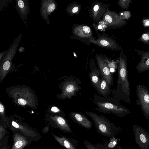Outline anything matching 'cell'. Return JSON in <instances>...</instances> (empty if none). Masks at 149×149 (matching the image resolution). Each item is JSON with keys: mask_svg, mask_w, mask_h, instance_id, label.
<instances>
[{"mask_svg": "<svg viewBox=\"0 0 149 149\" xmlns=\"http://www.w3.org/2000/svg\"><path fill=\"white\" fill-rule=\"evenodd\" d=\"M118 79L117 88L111 91L112 97L130 104V84L128 79L126 56L121 52L118 60Z\"/></svg>", "mask_w": 149, "mask_h": 149, "instance_id": "1", "label": "cell"}, {"mask_svg": "<svg viewBox=\"0 0 149 149\" xmlns=\"http://www.w3.org/2000/svg\"><path fill=\"white\" fill-rule=\"evenodd\" d=\"M91 101L97 106L95 108L96 110L104 114L111 113L122 117L130 113V110L112 97H104L94 93Z\"/></svg>", "mask_w": 149, "mask_h": 149, "instance_id": "2", "label": "cell"}, {"mask_svg": "<svg viewBox=\"0 0 149 149\" xmlns=\"http://www.w3.org/2000/svg\"><path fill=\"white\" fill-rule=\"evenodd\" d=\"M22 34L14 40L12 45L6 51L1 61L0 66V83L10 70L12 65V59L17 52V50L22 38Z\"/></svg>", "mask_w": 149, "mask_h": 149, "instance_id": "3", "label": "cell"}, {"mask_svg": "<svg viewBox=\"0 0 149 149\" xmlns=\"http://www.w3.org/2000/svg\"><path fill=\"white\" fill-rule=\"evenodd\" d=\"M11 97L17 104L21 106H35V98L31 91L24 87H15L9 92Z\"/></svg>", "mask_w": 149, "mask_h": 149, "instance_id": "4", "label": "cell"}, {"mask_svg": "<svg viewBox=\"0 0 149 149\" xmlns=\"http://www.w3.org/2000/svg\"><path fill=\"white\" fill-rule=\"evenodd\" d=\"M81 84L80 80L75 76L65 77L61 84L62 91L59 95V98L63 100L70 99L75 96L77 93L81 89L80 86Z\"/></svg>", "mask_w": 149, "mask_h": 149, "instance_id": "5", "label": "cell"}, {"mask_svg": "<svg viewBox=\"0 0 149 149\" xmlns=\"http://www.w3.org/2000/svg\"><path fill=\"white\" fill-rule=\"evenodd\" d=\"M86 113L93 120L97 132L108 137L113 136V125L106 117L92 111H86Z\"/></svg>", "mask_w": 149, "mask_h": 149, "instance_id": "6", "label": "cell"}, {"mask_svg": "<svg viewBox=\"0 0 149 149\" xmlns=\"http://www.w3.org/2000/svg\"><path fill=\"white\" fill-rule=\"evenodd\" d=\"M136 95L137 104L140 106L145 117L149 120V90L143 84H138Z\"/></svg>", "mask_w": 149, "mask_h": 149, "instance_id": "7", "label": "cell"}, {"mask_svg": "<svg viewBox=\"0 0 149 149\" xmlns=\"http://www.w3.org/2000/svg\"><path fill=\"white\" fill-rule=\"evenodd\" d=\"M102 21L108 29L122 28L127 24V22L122 19L115 11H110L108 8L102 16Z\"/></svg>", "mask_w": 149, "mask_h": 149, "instance_id": "8", "label": "cell"}, {"mask_svg": "<svg viewBox=\"0 0 149 149\" xmlns=\"http://www.w3.org/2000/svg\"><path fill=\"white\" fill-rule=\"evenodd\" d=\"M136 142L141 149H149V134L143 127L136 125L133 126Z\"/></svg>", "mask_w": 149, "mask_h": 149, "instance_id": "9", "label": "cell"}, {"mask_svg": "<svg viewBox=\"0 0 149 149\" xmlns=\"http://www.w3.org/2000/svg\"><path fill=\"white\" fill-rule=\"evenodd\" d=\"M73 37L82 41L91 43V41L95 39L92 35L90 27L85 25L74 26L72 29Z\"/></svg>", "mask_w": 149, "mask_h": 149, "instance_id": "10", "label": "cell"}, {"mask_svg": "<svg viewBox=\"0 0 149 149\" xmlns=\"http://www.w3.org/2000/svg\"><path fill=\"white\" fill-rule=\"evenodd\" d=\"M91 42L99 47L113 50H119L122 49L121 47L115 40L105 34L99 33L97 38Z\"/></svg>", "mask_w": 149, "mask_h": 149, "instance_id": "11", "label": "cell"}, {"mask_svg": "<svg viewBox=\"0 0 149 149\" xmlns=\"http://www.w3.org/2000/svg\"><path fill=\"white\" fill-rule=\"evenodd\" d=\"M95 58L101 75L111 86L113 83V77L108 60L102 56L97 54L96 55Z\"/></svg>", "mask_w": 149, "mask_h": 149, "instance_id": "12", "label": "cell"}, {"mask_svg": "<svg viewBox=\"0 0 149 149\" xmlns=\"http://www.w3.org/2000/svg\"><path fill=\"white\" fill-rule=\"evenodd\" d=\"M89 68L90 72L88 74L91 84L98 93L101 81V74L95 60L93 58L90 60Z\"/></svg>", "mask_w": 149, "mask_h": 149, "instance_id": "13", "label": "cell"}, {"mask_svg": "<svg viewBox=\"0 0 149 149\" xmlns=\"http://www.w3.org/2000/svg\"><path fill=\"white\" fill-rule=\"evenodd\" d=\"M109 6V4L102 2H94L89 10L90 17L95 22H98Z\"/></svg>", "mask_w": 149, "mask_h": 149, "instance_id": "14", "label": "cell"}, {"mask_svg": "<svg viewBox=\"0 0 149 149\" xmlns=\"http://www.w3.org/2000/svg\"><path fill=\"white\" fill-rule=\"evenodd\" d=\"M41 4L40 15L49 25L50 22L48 16L56 10L57 3L55 0H42Z\"/></svg>", "mask_w": 149, "mask_h": 149, "instance_id": "15", "label": "cell"}, {"mask_svg": "<svg viewBox=\"0 0 149 149\" xmlns=\"http://www.w3.org/2000/svg\"><path fill=\"white\" fill-rule=\"evenodd\" d=\"M137 54L140 56V61L137 64L136 70L139 74L149 70V51L135 49Z\"/></svg>", "mask_w": 149, "mask_h": 149, "instance_id": "16", "label": "cell"}, {"mask_svg": "<svg viewBox=\"0 0 149 149\" xmlns=\"http://www.w3.org/2000/svg\"><path fill=\"white\" fill-rule=\"evenodd\" d=\"M16 9L19 15L27 26L26 21L28 14L30 13L29 4L27 0H15Z\"/></svg>", "mask_w": 149, "mask_h": 149, "instance_id": "17", "label": "cell"}, {"mask_svg": "<svg viewBox=\"0 0 149 149\" xmlns=\"http://www.w3.org/2000/svg\"><path fill=\"white\" fill-rule=\"evenodd\" d=\"M69 115L72 120L82 127L88 129L92 127L91 122L83 113L73 111L70 112Z\"/></svg>", "mask_w": 149, "mask_h": 149, "instance_id": "18", "label": "cell"}, {"mask_svg": "<svg viewBox=\"0 0 149 149\" xmlns=\"http://www.w3.org/2000/svg\"><path fill=\"white\" fill-rule=\"evenodd\" d=\"M52 133L56 140L63 147L67 149H77L76 141L73 139L62 135L61 137H58Z\"/></svg>", "mask_w": 149, "mask_h": 149, "instance_id": "19", "label": "cell"}, {"mask_svg": "<svg viewBox=\"0 0 149 149\" xmlns=\"http://www.w3.org/2000/svg\"><path fill=\"white\" fill-rule=\"evenodd\" d=\"M50 118L56 125L63 131L68 132H72L71 128L64 118L60 116H51Z\"/></svg>", "mask_w": 149, "mask_h": 149, "instance_id": "20", "label": "cell"}, {"mask_svg": "<svg viewBox=\"0 0 149 149\" xmlns=\"http://www.w3.org/2000/svg\"><path fill=\"white\" fill-rule=\"evenodd\" d=\"M13 144L11 149H22L28 143L27 139L18 133L15 134Z\"/></svg>", "mask_w": 149, "mask_h": 149, "instance_id": "21", "label": "cell"}, {"mask_svg": "<svg viewBox=\"0 0 149 149\" xmlns=\"http://www.w3.org/2000/svg\"><path fill=\"white\" fill-rule=\"evenodd\" d=\"M111 92V86L101 75V81L98 93L104 97H109Z\"/></svg>", "mask_w": 149, "mask_h": 149, "instance_id": "22", "label": "cell"}, {"mask_svg": "<svg viewBox=\"0 0 149 149\" xmlns=\"http://www.w3.org/2000/svg\"><path fill=\"white\" fill-rule=\"evenodd\" d=\"M81 9L80 5L77 2H72L66 7V10L68 14L70 16L78 14Z\"/></svg>", "mask_w": 149, "mask_h": 149, "instance_id": "23", "label": "cell"}, {"mask_svg": "<svg viewBox=\"0 0 149 149\" xmlns=\"http://www.w3.org/2000/svg\"><path fill=\"white\" fill-rule=\"evenodd\" d=\"M12 126L17 129L20 130L24 134L28 136H32L33 132L29 129L26 128L23 125L18 124L15 121H13L12 123Z\"/></svg>", "mask_w": 149, "mask_h": 149, "instance_id": "24", "label": "cell"}, {"mask_svg": "<svg viewBox=\"0 0 149 149\" xmlns=\"http://www.w3.org/2000/svg\"><path fill=\"white\" fill-rule=\"evenodd\" d=\"M137 40L142 42L144 44L149 45V31L143 33L138 39Z\"/></svg>", "mask_w": 149, "mask_h": 149, "instance_id": "25", "label": "cell"}, {"mask_svg": "<svg viewBox=\"0 0 149 149\" xmlns=\"http://www.w3.org/2000/svg\"><path fill=\"white\" fill-rule=\"evenodd\" d=\"M132 3V1L130 0H120L117 4L122 8L127 10L130 4Z\"/></svg>", "mask_w": 149, "mask_h": 149, "instance_id": "26", "label": "cell"}, {"mask_svg": "<svg viewBox=\"0 0 149 149\" xmlns=\"http://www.w3.org/2000/svg\"><path fill=\"white\" fill-rule=\"evenodd\" d=\"M120 140V139H116L114 136L110 137L109 143L107 145V148L111 149L114 148L117 145L118 141Z\"/></svg>", "mask_w": 149, "mask_h": 149, "instance_id": "27", "label": "cell"}, {"mask_svg": "<svg viewBox=\"0 0 149 149\" xmlns=\"http://www.w3.org/2000/svg\"><path fill=\"white\" fill-rule=\"evenodd\" d=\"M141 24L144 28L149 30V18L143 17Z\"/></svg>", "mask_w": 149, "mask_h": 149, "instance_id": "28", "label": "cell"}, {"mask_svg": "<svg viewBox=\"0 0 149 149\" xmlns=\"http://www.w3.org/2000/svg\"><path fill=\"white\" fill-rule=\"evenodd\" d=\"M119 15L122 19L128 20L131 17V13L129 11H125L123 13H121Z\"/></svg>", "mask_w": 149, "mask_h": 149, "instance_id": "29", "label": "cell"}, {"mask_svg": "<svg viewBox=\"0 0 149 149\" xmlns=\"http://www.w3.org/2000/svg\"><path fill=\"white\" fill-rule=\"evenodd\" d=\"M0 115L3 120H6L5 115V110L3 104L0 102Z\"/></svg>", "mask_w": 149, "mask_h": 149, "instance_id": "30", "label": "cell"}, {"mask_svg": "<svg viewBox=\"0 0 149 149\" xmlns=\"http://www.w3.org/2000/svg\"><path fill=\"white\" fill-rule=\"evenodd\" d=\"M84 144L86 149H100L97 147L91 144L88 141H85Z\"/></svg>", "mask_w": 149, "mask_h": 149, "instance_id": "31", "label": "cell"}, {"mask_svg": "<svg viewBox=\"0 0 149 149\" xmlns=\"http://www.w3.org/2000/svg\"><path fill=\"white\" fill-rule=\"evenodd\" d=\"M4 131L5 130L4 128L1 125L0 127V140H1V138L3 135V134H4Z\"/></svg>", "mask_w": 149, "mask_h": 149, "instance_id": "32", "label": "cell"}, {"mask_svg": "<svg viewBox=\"0 0 149 149\" xmlns=\"http://www.w3.org/2000/svg\"><path fill=\"white\" fill-rule=\"evenodd\" d=\"M51 110L54 113L58 112H60V110L57 107H53L51 109Z\"/></svg>", "mask_w": 149, "mask_h": 149, "instance_id": "33", "label": "cell"}, {"mask_svg": "<svg viewBox=\"0 0 149 149\" xmlns=\"http://www.w3.org/2000/svg\"><path fill=\"white\" fill-rule=\"evenodd\" d=\"M6 51H4L0 53V61L2 59L3 57L4 56L6 52Z\"/></svg>", "mask_w": 149, "mask_h": 149, "instance_id": "34", "label": "cell"}, {"mask_svg": "<svg viewBox=\"0 0 149 149\" xmlns=\"http://www.w3.org/2000/svg\"><path fill=\"white\" fill-rule=\"evenodd\" d=\"M24 48L22 47H20L19 49V52H24Z\"/></svg>", "mask_w": 149, "mask_h": 149, "instance_id": "35", "label": "cell"}, {"mask_svg": "<svg viewBox=\"0 0 149 149\" xmlns=\"http://www.w3.org/2000/svg\"><path fill=\"white\" fill-rule=\"evenodd\" d=\"M117 148H118V149H124L123 148L121 147L120 146H118Z\"/></svg>", "mask_w": 149, "mask_h": 149, "instance_id": "36", "label": "cell"}, {"mask_svg": "<svg viewBox=\"0 0 149 149\" xmlns=\"http://www.w3.org/2000/svg\"><path fill=\"white\" fill-rule=\"evenodd\" d=\"M1 149H6V148H1Z\"/></svg>", "mask_w": 149, "mask_h": 149, "instance_id": "37", "label": "cell"}]
</instances>
